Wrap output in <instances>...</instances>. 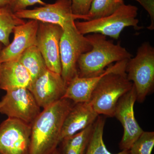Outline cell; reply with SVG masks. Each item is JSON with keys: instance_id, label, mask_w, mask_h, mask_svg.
Segmentation results:
<instances>
[{"instance_id": "obj_5", "label": "cell", "mask_w": 154, "mask_h": 154, "mask_svg": "<svg viewBox=\"0 0 154 154\" xmlns=\"http://www.w3.org/2000/svg\"><path fill=\"white\" fill-rule=\"evenodd\" d=\"M125 71L135 88L137 100L142 103L154 87V48L149 42L143 43L135 57L128 60Z\"/></svg>"}, {"instance_id": "obj_29", "label": "cell", "mask_w": 154, "mask_h": 154, "mask_svg": "<svg viewBox=\"0 0 154 154\" xmlns=\"http://www.w3.org/2000/svg\"><path fill=\"white\" fill-rule=\"evenodd\" d=\"M51 154H61V153L60 151L56 149Z\"/></svg>"}, {"instance_id": "obj_28", "label": "cell", "mask_w": 154, "mask_h": 154, "mask_svg": "<svg viewBox=\"0 0 154 154\" xmlns=\"http://www.w3.org/2000/svg\"><path fill=\"white\" fill-rule=\"evenodd\" d=\"M2 43L0 42V54H1V51L2 49ZM2 63L0 61V71H1V66H2Z\"/></svg>"}, {"instance_id": "obj_24", "label": "cell", "mask_w": 154, "mask_h": 154, "mask_svg": "<svg viewBox=\"0 0 154 154\" xmlns=\"http://www.w3.org/2000/svg\"><path fill=\"white\" fill-rule=\"evenodd\" d=\"M39 4L42 6L46 5L42 0H11L9 7L14 14L26 10L27 7Z\"/></svg>"}, {"instance_id": "obj_13", "label": "cell", "mask_w": 154, "mask_h": 154, "mask_svg": "<svg viewBox=\"0 0 154 154\" xmlns=\"http://www.w3.org/2000/svg\"><path fill=\"white\" fill-rule=\"evenodd\" d=\"M39 22L30 20L14 27L13 41L2 48L0 54L2 63L18 59L26 50L36 45Z\"/></svg>"}, {"instance_id": "obj_8", "label": "cell", "mask_w": 154, "mask_h": 154, "mask_svg": "<svg viewBox=\"0 0 154 154\" xmlns=\"http://www.w3.org/2000/svg\"><path fill=\"white\" fill-rule=\"evenodd\" d=\"M31 124L8 118L0 125V152L30 154Z\"/></svg>"}, {"instance_id": "obj_7", "label": "cell", "mask_w": 154, "mask_h": 154, "mask_svg": "<svg viewBox=\"0 0 154 154\" xmlns=\"http://www.w3.org/2000/svg\"><path fill=\"white\" fill-rule=\"evenodd\" d=\"M0 101V113L31 124L40 113V107L27 88L6 91Z\"/></svg>"}, {"instance_id": "obj_2", "label": "cell", "mask_w": 154, "mask_h": 154, "mask_svg": "<svg viewBox=\"0 0 154 154\" xmlns=\"http://www.w3.org/2000/svg\"><path fill=\"white\" fill-rule=\"evenodd\" d=\"M92 46L91 51L83 54L78 62V76L91 78L103 74L114 62L128 60L133 57L120 42L114 44L106 36L97 33L86 36Z\"/></svg>"}, {"instance_id": "obj_17", "label": "cell", "mask_w": 154, "mask_h": 154, "mask_svg": "<svg viewBox=\"0 0 154 154\" xmlns=\"http://www.w3.org/2000/svg\"><path fill=\"white\" fill-rule=\"evenodd\" d=\"M18 59L29 72L32 81L47 69L44 59L36 45L26 50Z\"/></svg>"}, {"instance_id": "obj_22", "label": "cell", "mask_w": 154, "mask_h": 154, "mask_svg": "<svg viewBox=\"0 0 154 154\" xmlns=\"http://www.w3.org/2000/svg\"><path fill=\"white\" fill-rule=\"evenodd\" d=\"M154 146V132L143 131L128 151L130 154H151Z\"/></svg>"}, {"instance_id": "obj_9", "label": "cell", "mask_w": 154, "mask_h": 154, "mask_svg": "<svg viewBox=\"0 0 154 154\" xmlns=\"http://www.w3.org/2000/svg\"><path fill=\"white\" fill-rule=\"evenodd\" d=\"M136 100V91L133 85L131 90L119 99L116 107L114 116L121 122L124 129L119 143L122 151L129 150L143 131L134 116V106Z\"/></svg>"}, {"instance_id": "obj_20", "label": "cell", "mask_w": 154, "mask_h": 154, "mask_svg": "<svg viewBox=\"0 0 154 154\" xmlns=\"http://www.w3.org/2000/svg\"><path fill=\"white\" fill-rule=\"evenodd\" d=\"M25 22L13 13L8 6L0 9V42L5 46L9 45L10 35L14 27Z\"/></svg>"}, {"instance_id": "obj_3", "label": "cell", "mask_w": 154, "mask_h": 154, "mask_svg": "<svg viewBox=\"0 0 154 154\" xmlns=\"http://www.w3.org/2000/svg\"><path fill=\"white\" fill-rule=\"evenodd\" d=\"M125 69L105 75L93 91L89 103L99 115L113 117L119 100L132 88L133 84L128 79Z\"/></svg>"}, {"instance_id": "obj_4", "label": "cell", "mask_w": 154, "mask_h": 154, "mask_svg": "<svg viewBox=\"0 0 154 154\" xmlns=\"http://www.w3.org/2000/svg\"><path fill=\"white\" fill-rule=\"evenodd\" d=\"M137 11L136 6L124 4L110 16L91 21L75 22V25L83 35L97 33L117 39L126 27L131 26L136 30L143 28L138 25Z\"/></svg>"}, {"instance_id": "obj_16", "label": "cell", "mask_w": 154, "mask_h": 154, "mask_svg": "<svg viewBox=\"0 0 154 154\" xmlns=\"http://www.w3.org/2000/svg\"><path fill=\"white\" fill-rule=\"evenodd\" d=\"M31 75L18 59L2 63L0 71V89L6 91L25 88L32 83Z\"/></svg>"}, {"instance_id": "obj_18", "label": "cell", "mask_w": 154, "mask_h": 154, "mask_svg": "<svg viewBox=\"0 0 154 154\" xmlns=\"http://www.w3.org/2000/svg\"><path fill=\"white\" fill-rule=\"evenodd\" d=\"M124 4L123 0H93L88 14L80 19L91 21L110 16Z\"/></svg>"}, {"instance_id": "obj_11", "label": "cell", "mask_w": 154, "mask_h": 154, "mask_svg": "<svg viewBox=\"0 0 154 154\" xmlns=\"http://www.w3.org/2000/svg\"><path fill=\"white\" fill-rule=\"evenodd\" d=\"M67 86L61 75L47 69L32 81L28 90L43 109L62 99Z\"/></svg>"}, {"instance_id": "obj_26", "label": "cell", "mask_w": 154, "mask_h": 154, "mask_svg": "<svg viewBox=\"0 0 154 154\" xmlns=\"http://www.w3.org/2000/svg\"><path fill=\"white\" fill-rule=\"evenodd\" d=\"M60 153L61 154H84L77 149L63 144L62 151L60 152Z\"/></svg>"}, {"instance_id": "obj_15", "label": "cell", "mask_w": 154, "mask_h": 154, "mask_svg": "<svg viewBox=\"0 0 154 154\" xmlns=\"http://www.w3.org/2000/svg\"><path fill=\"white\" fill-rule=\"evenodd\" d=\"M89 102L75 104L65 119L60 142L94 124L99 116Z\"/></svg>"}, {"instance_id": "obj_14", "label": "cell", "mask_w": 154, "mask_h": 154, "mask_svg": "<svg viewBox=\"0 0 154 154\" xmlns=\"http://www.w3.org/2000/svg\"><path fill=\"white\" fill-rule=\"evenodd\" d=\"M128 60L117 62L107 66L105 72L97 76L91 78H80L77 75L66 87L62 99H67L74 103L89 102L91 95L101 79L110 72L125 67Z\"/></svg>"}, {"instance_id": "obj_27", "label": "cell", "mask_w": 154, "mask_h": 154, "mask_svg": "<svg viewBox=\"0 0 154 154\" xmlns=\"http://www.w3.org/2000/svg\"><path fill=\"white\" fill-rule=\"evenodd\" d=\"M11 0H0V9L9 6Z\"/></svg>"}, {"instance_id": "obj_12", "label": "cell", "mask_w": 154, "mask_h": 154, "mask_svg": "<svg viewBox=\"0 0 154 154\" xmlns=\"http://www.w3.org/2000/svg\"><path fill=\"white\" fill-rule=\"evenodd\" d=\"M15 14L21 19L54 24L63 29L67 23L77 19L76 16L72 13L70 0H56L53 4H46L32 10L26 9Z\"/></svg>"}, {"instance_id": "obj_19", "label": "cell", "mask_w": 154, "mask_h": 154, "mask_svg": "<svg viewBox=\"0 0 154 154\" xmlns=\"http://www.w3.org/2000/svg\"><path fill=\"white\" fill-rule=\"evenodd\" d=\"M105 121V117L99 116L96 119L94 123L93 134L87 147L85 154H130L129 151L126 150L113 154L107 149L103 138Z\"/></svg>"}, {"instance_id": "obj_10", "label": "cell", "mask_w": 154, "mask_h": 154, "mask_svg": "<svg viewBox=\"0 0 154 154\" xmlns=\"http://www.w3.org/2000/svg\"><path fill=\"white\" fill-rule=\"evenodd\" d=\"M63 32V29L59 25L39 22L36 36V46L44 59L48 69L60 75V43Z\"/></svg>"}, {"instance_id": "obj_21", "label": "cell", "mask_w": 154, "mask_h": 154, "mask_svg": "<svg viewBox=\"0 0 154 154\" xmlns=\"http://www.w3.org/2000/svg\"><path fill=\"white\" fill-rule=\"evenodd\" d=\"M94 123L95 122L73 135L63 140L61 142L62 144L72 147L85 153L93 134Z\"/></svg>"}, {"instance_id": "obj_25", "label": "cell", "mask_w": 154, "mask_h": 154, "mask_svg": "<svg viewBox=\"0 0 154 154\" xmlns=\"http://www.w3.org/2000/svg\"><path fill=\"white\" fill-rule=\"evenodd\" d=\"M135 1L140 4L141 5L148 13L150 17V25L147 27V29L150 30L154 29V0H132Z\"/></svg>"}, {"instance_id": "obj_1", "label": "cell", "mask_w": 154, "mask_h": 154, "mask_svg": "<svg viewBox=\"0 0 154 154\" xmlns=\"http://www.w3.org/2000/svg\"><path fill=\"white\" fill-rule=\"evenodd\" d=\"M75 104L63 98L40 112L31 124L30 154H51L57 149L65 119Z\"/></svg>"}, {"instance_id": "obj_30", "label": "cell", "mask_w": 154, "mask_h": 154, "mask_svg": "<svg viewBox=\"0 0 154 154\" xmlns=\"http://www.w3.org/2000/svg\"><path fill=\"white\" fill-rule=\"evenodd\" d=\"M0 154H2V153L0 152Z\"/></svg>"}, {"instance_id": "obj_23", "label": "cell", "mask_w": 154, "mask_h": 154, "mask_svg": "<svg viewBox=\"0 0 154 154\" xmlns=\"http://www.w3.org/2000/svg\"><path fill=\"white\" fill-rule=\"evenodd\" d=\"M72 13L77 19L88 14L93 0H70Z\"/></svg>"}, {"instance_id": "obj_6", "label": "cell", "mask_w": 154, "mask_h": 154, "mask_svg": "<svg viewBox=\"0 0 154 154\" xmlns=\"http://www.w3.org/2000/svg\"><path fill=\"white\" fill-rule=\"evenodd\" d=\"M75 22L65 25L60 43L61 75L67 86L78 75V62L80 57L92 49L86 36L77 30Z\"/></svg>"}]
</instances>
